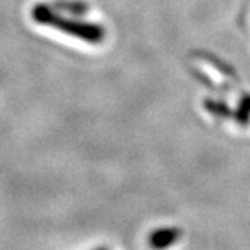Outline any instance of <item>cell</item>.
Returning <instances> with one entry per match:
<instances>
[{
  "label": "cell",
  "instance_id": "4",
  "mask_svg": "<svg viewBox=\"0 0 250 250\" xmlns=\"http://www.w3.org/2000/svg\"><path fill=\"white\" fill-rule=\"evenodd\" d=\"M98 250H105V249H98Z\"/></svg>",
  "mask_w": 250,
  "mask_h": 250
},
{
  "label": "cell",
  "instance_id": "2",
  "mask_svg": "<svg viewBox=\"0 0 250 250\" xmlns=\"http://www.w3.org/2000/svg\"><path fill=\"white\" fill-rule=\"evenodd\" d=\"M183 237V230L180 228H160L151 232L148 244L154 250H165L173 246Z\"/></svg>",
  "mask_w": 250,
  "mask_h": 250
},
{
  "label": "cell",
  "instance_id": "3",
  "mask_svg": "<svg viewBox=\"0 0 250 250\" xmlns=\"http://www.w3.org/2000/svg\"><path fill=\"white\" fill-rule=\"evenodd\" d=\"M59 5L53 6L59 12H66L71 15H83L87 12V6L82 2H58Z\"/></svg>",
  "mask_w": 250,
  "mask_h": 250
},
{
  "label": "cell",
  "instance_id": "1",
  "mask_svg": "<svg viewBox=\"0 0 250 250\" xmlns=\"http://www.w3.org/2000/svg\"><path fill=\"white\" fill-rule=\"evenodd\" d=\"M32 19L41 26L53 27L87 44H101L105 38V29L101 24L73 19V17H63V14L56 11L51 5H35L32 8Z\"/></svg>",
  "mask_w": 250,
  "mask_h": 250
}]
</instances>
